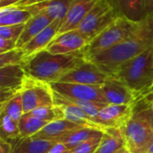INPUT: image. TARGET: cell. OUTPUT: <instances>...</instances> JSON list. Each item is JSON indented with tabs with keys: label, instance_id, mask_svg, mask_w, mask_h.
Segmentation results:
<instances>
[{
	"label": "cell",
	"instance_id": "obj_1",
	"mask_svg": "<svg viewBox=\"0 0 153 153\" xmlns=\"http://www.w3.org/2000/svg\"><path fill=\"white\" fill-rule=\"evenodd\" d=\"M153 46V13L150 14L138 29L122 42L99 54L87 58L102 71L111 76L123 62L129 60Z\"/></svg>",
	"mask_w": 153,
	"mask_h": 153
},
{
	"label": "cell",
	"instance_id": "obj_2",
	"mask_svg": "<svg viewBox=\"0 0 153 153\" xmlns=\"http://www.w3.org/2000/svg\"><path fill=\"white\" fill-rule=\"evenodd\" d=\"M85 60L82 51L71 54H52L43 50L25 59L22 66L29 76L49 84L58 82Z\"/></svg>",
	"mask_w": 153,
	"mask_h": 153
},
{
	"label": "cell",
	"instance_id": "obj_3",
	"mask_svg": "<svg viewBox=\"0 0 153 153\" xmlns=\"http://www.w3.org/2000/svg\"><path fill=\"white\" fill-rule=\"evenodd\" d=\"M123 130L130 152H149L153 145V109L147 95L134 104L132 117Z\"/></svg>",
	"mask_w": 153,
	"mask_h": 153
},
{
	"label": "cell",
	"instance_id": "obj_4",
	"mask_svg": "<svg viewBox=\"0 0 153 153\" xmlns=\"http://www.w3.org/2000/svg\"><path fill=\"white\" fill-rule=\"evenodd\" d=\"M111 76L122 81L139 97L149 94L153 87V46L120 64Z\"/></svg>",
	"mask_w": 153,
	"mask_h": 153
},
{
	"label": "cell",
	"instance_id": "obj_5",
	"mask_svg": "<svg viewBox=\"0 0 153 153\" xmlns=\"http://www.w3.org/2000/svg\"><path fill=\"white\" fill-rule=\"evenodd\" d=\"M141 23H134L118 17L84 48L82 52L85 59L109 50L122 42L138 29Z\"/></svg>",
	"mask_w": 153,
	"mask_h": 153
},
{
	"label": "cell",
	"instance_id": "obj_6",
	"mask_svg": "<svg viewBox=\"0 0 153 153\" xmlns=\"http://www.w3.org/2000/svg\"><path fill=\"white\" fill-rule=\"evenodd\" d=\"M118 17H120L118 13L108 0H100L77 30L91 41Z\"/></svg>",
	"mask_w": 153,
	"mask_h": 153
},
{
	"label": "cell",
	"instance_id": "obj_7",
	"mask_svg": "<svg viewBox=\"0 0 153 153\" xmlns=\"http://www.w3.org/2000/svg\"><path fill=\"white\" fill-rule=\"evenodd\" d=\"M21 96L24 114L40 107L55 106L54 91L50 85L29 75L21 91Z\"/></svg>",
	"mask_w": 153,
	"mask_h": 153
},
{
	"label": "cell",
	"instance_id": "obj_8",
	"mask_svg": "<svg viewBox=\"0 0 153 153\" xmlns=\"http://www.w3.org/2000/svg\"><path fill=\"white\" fill-rule=\"evenodd\" d=\"M28 74L22 65H11L0 68V104L21 93Z\"/></svg>",
	"mask_w": 153,
	"mask_h": 153
},
{
	"label": "cell",
	"instance_id": "obj_9",
	"mask_svg": "<svg viewBox=\"0 0 153 153\" xmlns=\"http://www.w3.org/2000/svg\"><path fill=\"white\" fill-rule=\"evenodd\" d=\"M49 85L53 91L60 95L108 105L103 91L100 86H91L65 82H52L49 83Z\"/></svg>",
	"mask_w": 153,
	"mask_h": 153
},
{
	"label": "cell",
	"instance_id": "obj_10",
	"mask_svg": "<svg viewBox=\"0 0 153 153\" xmlns=\"http://www.w3.org/2000/svg\"><path fill=\"white\" fill-rule=\"evenodd\" d=\"M108 75L90 60H85L75 69L69 72L58 82L74 83L91 86H102Z\"/></svg>",
	"mask_w": 153,
	"mask_h": 153
},
{
	"label": "cell",
	"instance_id": "obj_11",
	"mask_svg": "<svg viewBox=\"0 0 153 153\" xmlns=\"http://www.w3.org/2000/svg\"><path fill=\"white\" fill-rule=\"evenodd\" d=\"M89 42L78 30H73L56 35L46 50L52 54H71L82 51Z\"/></svg>",
	"mask_w": 153,
	"mask_h": 153
},
{
	"label": "cell",
	"instance_id": "obj_12",
	"mask_svg": "<svg viewBox=\"0 0 153 153\" xmlns=\"http://www.w3.org/2000/svg\"><path fill=\"white\" fill-rule=\"evenodd\" d=\"M134 105H108L98 115L99 124L106 128L124 129L134 113Z\"/></svg>",
	"mask_w": 153,
	"mask_h": 153
},
{
	"label": "cell",
	"instance_id": "obj_13",
	"mask_svg": "<svg viewBox=\"0 0 153 153\" xmlns=\"http://www.w3.org/2000/svg\"><path fill=\"white\" fill-rule=\"evenodd\" d=\"M100 87L108 105H134L142 98L134 94L122 81L112 76H108Z\"/></svg>",
	"mask_w": 153,
	"mask_h": 153
},
{
	"label": "cell",
	"instance_id": "obj_14",
	"mask_svg": "<svg viewBox=\"0 0 153 153\" xmlns=\"http://www.w3.org/2000/svg\"><path fill=\"white\" fill-rule=\"evenodd\" d=\"M99 1L100 0H73L66 16L61 23L58 34L77 30L86 15Z\"/></svg>",
	"mask_w": 153,
	"mask_h": 153
},
{
	"label": "cell",
	"instance_id": "obj_15",
	"mask_svg": "<svg viewBox=\"0 0 153 153\" xmlns=\"http://www.w3.org/2000/svg\"><path fill=\"white\" fill-rule=\"evenodd\" d=\"M82 127L85 126L73 123L67 119H60L48 123L43 129H41L39 133L31 137L35 139L58 142L67 134Z\"/></svg>",
	"mask_w": 153,
	"mask_h": 153
},
{
	"label": "cell",
	"instance_id": "obj_16",
	"mask_svg": "<svg viewBox=\"0 0 153 153\" xmlns=\"http://www.w3.org/2000/svg\"><path fill=\"white\" fill-rule=\"evenodd\" d=\"M72 2L73 0H48L32 5L23 6L22 8L30 12L32 15L43 14L54 21L59 20L62 22L66 16Z\"/></svg>",
	"mask_w": 153,
	"mask_h": 153
},
{
	"label": "cell",
	"instance_id": "obj_17",
	"mask_svg": "<svg viewBox=\"0 0 153 153\" xmlns=\"http://www.w3.org/2000/svg\"><path fill=\"white\" fill-rule=\"evenodd\" d=\"M120 17L134 23L143 22L148 15L146 0H113Z\"/></svg>",
	"mask_w": 153,
	"mask_h": 153
},
{
	"label": "cell",
	"instance_id": "obj_18",
	"mask_svg": "<svg viewBox=\"0 0 153 153\" xmlns=\"http://www.w3.org/2000/svg\"><path fill=\"white\" fill-rule=\"evenodd\" d=\"M61 23L62 22L59 20H55L42 32H40L38 35H36L32 40H30L25 46H23L22 49L24 51L25 59L33 56L34 54L43 50H46L48 44L58 34Z\"/></svg>",
	"mask_w": 153,
	"mask_h": 153
},
{
	"label": "cell",
	"instance_id": "obj_19",
	"mask_svg": "<svg viewBox=\"0 0 153 153\" xmlns=\"http://www.w3.org/2000/svg\"><path fill=\"white\" fill-rule=\"evenodd\" d=\"M10 153H48L56 142L35 139L33 137H22L21 135L9 142Z\"/></svg>",
	"mask_w": 153,
	"mask_h": 153
},
{
	"label": "cell",
	"instance_id": "obj_20",
	"mask_svg": "<svg viewBox=\"0 0 153 153\" xmlns=\"http://www.w3.org/2000/svg\"><path fill=\"white\" fill-rule=\"evenodd\" d=\"M54 22L53 19L43 14L33 15L24 26V29L17 41V48H22L36 35Z\"/></svg>",
	"mask_w": 153,
	"mask_h": 153
},
{
	"label": "cell",
	"instance_id": "obj_21",
	"mask_svg": "<svg viewBox=\"0 0 153 153\" xmlns=\"http://www.w3.org/2000/svg\"><path fill=\"white\" fill-rule=\"evenodd\" d=\"M126 147V142L123 129L106 128L100 143L94 153H116Z\"/></svg>",
	"mask_w": 153,
	"mask_h": 153
},
{
	"label": "cell",
	"instance_id": "obj_22",
	"mask_svg": "<svg viewBox=\"0 0 153 153\" xmlns=\"http://www.w3.org/2000/svg\"><path fill=\"white\" fill-rule=\"evenodd\" d=\"M54 101H55V106L57 105V104H61V103H66V104L74 105V106L82 108V110H84L92 118V120L99 126H100L99 124V122H98L99 113L106 106H108L106 104H101V103H98V102H92V101H88V100H82V99L65 96L60 95V94H58V93H56L55 91H54ZM101 128H103V127H101Z\"/></svg>",
	"mask_w": 153,
	"mask_h": 153
},
{
	"label": "cell",
	"instance_id": "obj_23",
	"mask_svg": "<svg viewBox=\"0 0 153 153\" xmlns=\"http://www.w3.org/2000/svg\"><path fill=\"white\" fill-rule=\"evenodd\" d=\"M56 106H58L63 110V112L65 114V119H67V120H69L73 123H75L77 124H80L82 126L92 127V128H96V129L103 130V131L105 130V129L101 128L100 126H99L84 110H82V108H80L74 105L61 103V104L56 105Z\"/></svg>",
	"mask_w": 153,
	"mask_h": 153
},
{
	"label": "cell",
	"instance_id": "obj_24",
	"mask_svg": "<svg viewBox=\"0 0 153 153\" xmlns=\"http://www.w3.org/2000/svg\"><path fill=\"white\" fill-rule=\"evenodd\" d=\"M32 16L30 12L20 6L3 7L0 8V26L25 24Z\"/></svg>",
	"mask_w": 153,
	"mask_h": 153
},
{
	"label": "cell",
	"instance_id": "obj_25",
	"mask_svg": "<svg viewBox=\"0 0 153 153\" xmlns=\"http://www.w3.org/2000/svg\"><path fill=\"white\" fill-rule=\"evenodd\" d=\"M102 132H104V131L99 130L96 128H92V127H82L81 129H78V130L67 134L65 137H64L58 142L64 143L71 151L74 148L80 145L81 143L100 134Z\"/></svg>",
	"mask_w": 153,
	"mask_h": 153
},
{
	"label": "cell",
	"instance_id": "obj_26",
	"mask_svg": "<svg viewBox=\"0 0 153 153\" xmlns=\"http://www.w3.org/2000/svg\"><path fill=\"white\" fill-rule=\"evenodd\" d=\"M48 124V122L23 114L18 122L20 135L22 137H31L43 129Z\"/></svg>",
	"mask_w": 153,
	"mask_h": 153
},
{
	"label": "cell",
	"instance_id": "obj_27",
	"mask_svg": "<svg viewBox=\"0 0 153 153\" xmlns=\"http://www.w3.org/2000/svg\"><path fill=\"white\" fill-rule=\"evenodd\" d=\"M24 114L21 93L16 94L10 100L0 104V115H6L16 122H19Z\"/></svg>",
	"mask_w": 153,
	"mask_h": 153
},
{
	"label": "cell",
	"instance_id": "obj_28",
	"mask_svg": "<svg viewBox=\"0 0 153 153\" xmlns=\"http://www.w3.org/2000/svg\"><path fill=\"white\" fill-rule=\"evenodd\" d=\"M26 115L38 118L39 120L50 123L53 121L65 119V114L63 110L58 106H46L34 109L29 113H25Z\"/></svg>",
	"mask_w": 153,
	"mask_h": 153
},
{
	"label": "cell",
	"instance_id": "obj_29",
	"mask_svg": "<svg viewBox=\"0 0 153 153\" xmlns=\"http://www.w3.org/2000/svg\"><path fill=\"white\" fill-rule=\"evenodd\" d=\"M0 140L10 142L20 135L18 122L6 115H0Z\"/></svg>",
	"mask_w": 153,
	"mask_h": 153
},
{
	"label": "cell",
	"instance_id": "obj_30",
	"mask_svg": "<svg viewBox=\"0 0 153 153\" xmlns=\"http://www.w3.org/2000/svg\"><path fill=\"white\" fill-rule=\"evenodd\" d=\"M25 54L22 48H16L0 54V68L11 65H22Z\"/></svg>",
	"mask_w": 153,
	"mask_h": 153
},
{
	"label": "cell",
	"instance_id": "obj_31",
	"mask_svg": "<svg viewBox=\"0 0 153 153\" xmlns=\"http://www.w3.org/2000/svg\"><path fill=\"white\" fill-rule=\"evenodd\" d=\"M104 132L100 133V134L87 140L86 142L81 143L80 145H78L77 147L74 148L73 150L70 151L71 153H94L96 151V150L98 149L101 138L103 136Z\"/></svg>",
	"mask_w": 153,
	"mask_h": 153
},
{
	"label": "cell",
	"instance_id": "obj_32",
	"mask_svg": "<svg viewBox=\"0 0 153 153\" xmlns=\"http://www.w3.org/2000/svg\"><path fill=\"white\" fill-rule=\"evenodd\" d=\"M25 24L0 26V38L18 41Z\"/></svg>",
	"mask_w": 153,
	"mask_h": 153
},
{
	"label": "cell",
	"instance_id": "obj_33",
	"mask_svg": "<svg viewBox=\"0 0 153 153\" xmlns=\"http://www.w3.org/2000/svg\"><path fill=\"white\" fill-rule=\"evenodd\" d=\"M17 48V41L8 39L0 38V54L10 51Z\"/></svg>",
	"mask_w": 153,
	"mask_h": 153
},
{
	"label": "cell",
	"instance_id": "obj_34",
	"mask_svg": "<svg viewBox=\"0 0 153 153\" xmlns=\"http://www.w3.org/2000/svg\"><path fill=\"white\" fill-rule=\"evenodd\" d=\"M70 151V150L62 142H56L54 146L49 150L48 153H66Z\"/></svg>",
	"mask_w": 153,
	"mask_h": 153
},
{
	"label": "cell",
	"instance_id": "obj_35",
	"mask_svg": "<svg viewBox=\"0 0 153 153\" xmlns=\"http://www.w3.org/2000/svg\"><path fill=\"white\" fill-rule=\"evenodd\" d=\"M45 1H48V0H22L16 5V6H21V7L29 6V5H32L39 4V3L45 2Z\"/></svg>",
	"mask_w": 153,
	"mask_h": 153
},
{
	"label": "cell",
	"instance_id": "obj_36",
	"mask_svg": "<svg viewBox=\"0 0 153 153\" xmlns=\"http://www.w3.org/2000/svg\"><path fill=\"white\" fill-rule=\"evenodd\" d=\"M11 152V144L10 142L0 140V153H10Z\"/></svg>",
	"mask_w": 153,
	"mask_h": 153
},
{
	"label": "cell",
	"instance_id": "obj_37",
	"mask_svg": "<svg viewBox=\"0 0 153 153\" xmlns=\"http://www.w3.org/2000/svg\"><path fill=\"white\" fill-rule=\"evenodd\" d=\"M22 0H0V8L16 5Z\"/></svg>",
	"mask_w": 153,
	"mask_h": 153
},
{
	"label": "cell",
	"instance_id": "obj_38",
	"mask_svg": "<svg viewBox=\"0 0 153 153\" xmlns=\"http://www.w3.org/2000/svg\"><path fill=\"white\" fill-rule=\"evenodd\" d=\"M146 5H147V10L149 14L153 13V0H146Z\"/></svg>",
	"mask_w": 153,
	"mask_h": 153
},
{
	"label": "cell",
	"instance_id": "obj_39",
	"mask_svg": "<svg viewBox=\"0 0 153 153\" xmlns=\"http://www.w3.org/2000/svg\"><path fill=\"white\" fill-rule=\"evenodd\" d=\"M147 97H148V99H149V101L151 103V106H152L153 109V89L151 90V92L149 94H147Z\"/></svg>",
	"mask_w": 153,
	"mask_h": 153
},
{
	"label": "cell",
	"instance_id": "obj_40",
	"mask_svg": "<svg viewBox=\"0 0 153 153\" xmlns=\"http://www.w3.org/2000/svg\"><path fill=\"white\" fill-rule=\"evenodd\" d=\"M126 150H127V149H126V147H125V148H122L121 150H119L118 151H117L116 153H125Z\"/></svg>",
	"mask_w": 153,
	"mask_h": 153
},
{
	"label": "cell",
	"instance_id": "obj_41",
	"mask_svg": "<svg viewBox=\"0 0 153 153\" xmlns=\"http://www.w3.org/2000/svg\"><path fill=\"white\" fill-rule=\"evenodd\" d=\"M149 152H152L153 153V145L152 146V148L150 149V151H149Z\"/></svg>",
	"mask_w": 153,
	"mask_h": 153
},
{
	"label": "cell",
	"instance_id": "obj_42",
	"mask_svg": "<svg viewBox=\"0 0 153 153\" xmlns=\"http://www.w3.org/2000/svg\"><path fill=\"white\" fill-rule=\"evenodd\" d=\"M125 153H131V152H130V151H129L128 150H126V152H125Z\"/></svg>",
	"mask_w": 153,
	"mask_h": 153
},
{
	"label": "cell",
	"instance_id": "obj_43",
	"mask_svg": "<svg viewBox=\"0 0 153 153\" xmlns=\"http://www.w3.org/2000/svg\"><path fill=\"white\" fill-rule=\"evenodd\" d=\"M108 1H109V2H110V3H111L112 5H113V0H108Z\"/></svg>",
	"mask_w": 153,
	"mask_h": 153
},
{
	"label": "cell",
	"instance_id": "obj_44",
	"mask_svg": "<svg viewBox=\"0 0 153 153\" xmlns=\"http://www.w3.org/2000/svg\"><path fill=\"white\" fill-rule=\"evenodd\" d=\"M66 153H71V152H70V151H68V152H66Z\"/></svg>",
	"mask_w": 153,
	"mask_h": 153
},
{
	"label": "cell",
	"instance_id": "obj_45",
	"mask_svg": "<svg viewBox=\"0 0 153 153\" xmlns=\"http://www.w3.org/2000/svg\"><path fill=\"white\" fill-rule=\"evenodd\" d=\"M147 153H152V152H147Z\"/></svg>",
	"mask_w": 153,
	"mask_h": 153
},
{
	"label": "cell",
	"instance_id": "obj_46",
	"mask_svg": "<svg viewBox=\"0 0 153 153\" xmlns=\"http://www.w3.org/2000/svg\"><path fill=\"white\" fill-rule=\"evenodd\" d=\"M152 89H153V87H152Z\"/></svg>",
	"mask_w": 153,
	"mask_h": 153
}]
</instances>
